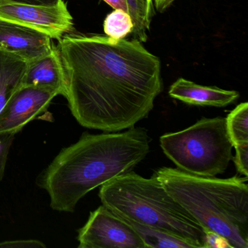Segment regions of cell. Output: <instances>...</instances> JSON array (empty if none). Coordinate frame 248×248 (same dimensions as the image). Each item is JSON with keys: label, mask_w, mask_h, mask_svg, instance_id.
<instances>
[{"label": "cell", "mask_w": 248, "mask_h": 248, "mask_svg": "<svg viewBox=\"0 0 248 248\" xmlns=\"http://www.w3.org/2000/svg\"><path fill=\"white\" fill-rule=\"evenodd\" d=\"M58 49L65 98L80 125L114 133L147 118L162 91L161 64L140 42L67 35Z\"/></svg>", "instance_id": "obj_1"}, {"label": "cell", "mask_w": 248, "mask_h": 248, "mask_svg": "<svg viewBox=\"0 0 248 248\" xmlns=\"http://www.w3.org/2000/svg\"><path fill=\"white\" fill-rule=\"evenodd\" d=\"M151 138L143 127L125 132L85 133L63 148L37 178L53 210L73 213L90 191L131 172L150 152Z\"/></svg>", "instance_id": "obj_2"}, {"label": "cell", "mask_w": 248, "mask_h": 248, "mask_svg": "<svg viewBox=\"0 0 248 248\" xmlns=\"http://www.w3.org/2000/svg\"><path fill=\"white\" fill-rule=\"evenodd\" d=\"M153 175L205 231L221 235L232 248H248V177H202L172 168Z\"/></svg>", "instance_id": "obj_3"}, {"label": "cell", "mask_w": 248, "mask_h": 248, "mask_svg": "<svg viewBox=\"0 0 248 248\" xmlns=\"http://www.w3.org/2000/svg\"><path fill=\"white\" fill-rule=\"evenodd\" d=\"M100 200L126 220L155 228L204 248L205 229L165 189L155 175L143 178L131 171L101 186Z\"/></svg>", "instance_id": "obj_4"}, {"label": "cell", "mask_w": 248, "mask_h": 248, "mask_svg": "<svg viewBox=\"0 0 248 248\" xmlns=\"http://www.w3.org/2000/svg\"><path fill=\"white\" fill-rule=\"evenodd\" d=\"M159 142L178 169L198 176L223 174L233 157L224 117L202 118L185 130L163 135Z\"/></svg>", "instance_id": "obj_5"}, {"label": "cell", "mask_w": 248, "mask_h": 248, "mask_svg": "<svg viewBox=\"0 0 248 248\" xmlns=\"http://www.w3.org/2000/svg\"><path fill=\"white\" fill-rule=\"evenodd\" d=\"M77 239L78 248H146L133 226L104 205L91 212Z\"/></svg>", "instance_id": "obj_6"}, {"label": "cell", "mask_w": 248, "mask_h": 248, "mask_svg": "<svg viewBox=\"0 0 248 248\" xmlns=\"http://www.w3.org/2000/svg\"><path fill=\"white\" fill-rule=\"evenodd\" d=\"M0 18L34 29L58 40L73 29V18L63 0L53 6L13 3L0 0Z\"/></svg>", "instance_id": "obj_7"}, {"label": "cell", "mask_w": 248, "mask_h": 248, "mask_svg": "<svg viewBox=\"0 0 248 248\" xmlns=\"http://www.w3.org/2000/svg\"><path fill=\"white\" fill-rule=\"evenodd\" d=\"M54 91L34 87H22L8 100L0 111V135L17 134L30 122L47 111Z\"/></svg>", "instance_id": "obj_8"}, {"label": "cell", "mask_w": 248, "mask_h": 248, "mask_svg": "<svg viewBox=\"0 0 248 248\" xmlns=\"http://www.w3.org/2000/svg\"><path fill=\"white\" fill-rule=\"evenodd\" d=\"M53 47L47 34L0 18V50L30 63L51 53Z\"/></svg>", "instance_id": "obj_9"}, {"label": "cell", "mask_w": 248, "mask_h": 248, "mask_svg": "<svg viewBox=\"0 0 248 248\" xmlns=\"http://www.w3.org/2000/svg\"><path fill=\"white\" fill-rule=\"evenodd\" d=\"M22 87L54 91L59 95L66 97V77L58 47L54 46L51 53L28 63L23 78Z\"/></svg>", "instance_id": "obj_10"}, {"label": "cell", "mask_w": 248, "mask_h": 248, "mask_svg": "<svg viewBox=\"0 0 248 248\" xmlns=\"http://www.w3.org/2000/svg\"><path fill=\"white\" fill-rule=\"evenodd\" d=\"M170 96L185 104L195 106L224 107L239 98V93L216 87L197 85L184 78L177 79L169 90Z\"/></svg>", "instance_id": "obj_11"}, {"label": "cell", "mask_w": 248, "mask_h": 248, "mask_svg": "<svg viewBox=\"0 0 248 248\" xmlns=\"http://www.w3.org/2000/svg\"><path fill=\"white\" fill-rule=\"evenodd\" d=\"M28 63L0 50V111L22 85Z\"/></svg>", "instance_id": "obj_12"}, {"label": "cell", "mask_w": 248, "mask_h": 248, "mask_svg": "<svg viewBox=\"0 0 248 248\" xmlns=\"http://www.w3.org/2000/svg\"><path fill=\"white\" fill-rule=\"evenodd\" d=\"M140 235L146 248H197L195 245L164 231L126 220Z\"/></svg>", "instance_id": "obj_13"}, {"label": "cell", "mask_w": 248, "mask_h": 248, "mask_svg": "<svg viewBox=\"0 0 248 248\" xmlns=\"http://www.w3.org/2000/svg\"><path fill=\"white\" fill-rule=\"evenodd\" d=\"M127 4L133 22L131 34L135 40L146 42L154 14L152 0H127Z\"/></svg>", "instance_id": "obj_14"}, {"label": "cell", "mask_w": 248, "mask_h": 248, "mask_svg": "<svg viewBox=\"0 0 248 248\" xmlns=\"http://www.w3.org/2000/svg\"><path fill=\"white\" fill-rule=\"evenodd\" d=\"M233 147L248 143V103L238 105L226 118Z\"/></svg>", "instance_id": "obj_15"}, {"label": "cell", "mask_w": 248, "mask_h": 248, "mask_svg": "<svg viewBox=\"0 0 248 248\" xmlns=\"http://www.w3.org/2000/svg\"><path fill=\"white\" fill-rule=\"evenodd\" d=\"M104 29L107 37L122 40L133 31V20L128 13L121 9H114L106 18Z\"/></svg>", "instance_id": "obj_16"}, {"label": "cell", "mask_w": 248, "mask_h": 248, "mask_svg": "<svg viewBox=\"0 0 248 248\" xmlns=\"http://www.w3.org/2000/svg\"><path fill=\"white\" fill-rule=\"evenodd\" d=\"M14 138V134L0 135V181H2L5 174L8 155Z\"/></svg>", "instance_id": "obj_17"}, {"label": "cell", "mask_w": 248, "mask_h": 248, "mask_svg": "<svg viewBox=\"0 0 248 248\" xmlns=\"http://www.w3.org/2000/svg\"><path fill=\"white\" fill-rule=\"evenodd\" d=\"M236 155L232 159L238 172L248 177V143L234 146Z\"/></svg>", "instance_id": "obj_18"}, {"label": "cell", "mask_w": 248, "mask_h": 248, "mask_svg": "<svg viewBox=\"0 0 248 248\" xmlns=\"http://www.w3.org/2000/svg\"><path fill=\"white\" fill-rule=\"evenodd\" d=\"M232 248L229 241L221 235L211 231H206L204 248Z\"/></svg>", "instance_id": "obj_19"}, {"label": "cell", "mask_w": 248, "mask_h": 248, "mask_svg": "<svg viewBox=\"0 0 248 248\" xmlns=\"http://www.w3.org/2000/svg\"><path fill=\"white\" fill-rule=\"evenodd\" d=\"M46 248L43 242L37 239H19L0 242V248Z\"/></svg>", "instance_id": "obj_20"}, {"label": "cell", "mask_w": 248, "mask_h": 248, "mask_svg": "<svg viewBox=\"0 0 248 248\" xmlns=\"http://www.w3.org/2000/svg\"><path fill=\"white\" fill-rule=\"evenodd\" d=\"M13 3L26 4V5L53 6L57 5L62 0H3Z\"/></svg>", "instance_id": "obj_21"}, {"label": "cell", "mask_w": 248, "mask_h": 248, "mask_svg": "<svg viewBox=\"0 0 248 248\" xmlns=\"http://www.w3.org/2000/svg\"><path fill=\"white\" fill-rule=\"evenodd\" d=\"M107 4L112 7L114 9H121L128 13L127 0H104Z\"/></svg>", "instance_id": "obj_22"}, {"label": "cell", "mask_w": 248, "mask_h": 248, "mask_svg": "<svg viewBox=\"0 0 248 248\" xmlns=\"http://www.w3.org/2000/svg\"><path fill=\"white\" fill-rule=\"evenodd\" d=\"M175 0H155V8L159 12H163L164 11L169 8L171 4Z\"/></svg>", "instance_id": "obj_23"}]
</instances>
